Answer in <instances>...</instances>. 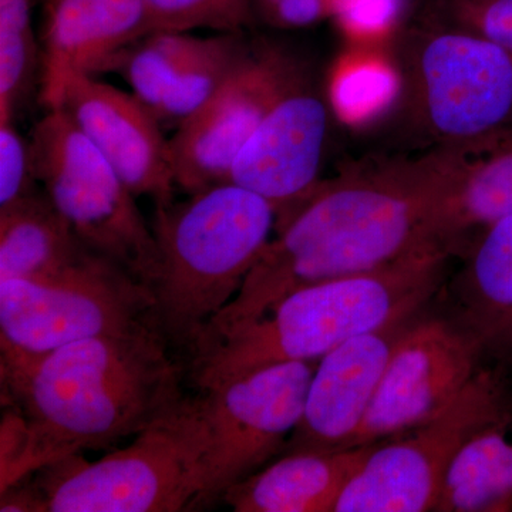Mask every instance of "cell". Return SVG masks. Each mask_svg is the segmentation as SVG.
<instances>
[{
  "label": "cell",
  "mask_w": 512,
  "mask_h": 512,
  "mask_svg": "<svg viewBox=\"0 0 512 512\" xmlns=\"http://www.w3.org/2000/svg\"><path fill=\"white\" fill-rule=\"evenodd\" d=\"M443 191L437 151L319 181L278 214L276 237L198 340L258 319L296 289L373 271L423 242L443 241L434 229Z\"/></svg>",
  "instance_id": "6da1fadb"
},
{
  "label": "cell",
  "mask_w": 512,
  "mask_h": 512,
  "mask_svg": "<svg viewBox=\"0 0 512 512\" xmlns=\"http://www.w3.org/2000/svg\"><path fill=\"white\" fill-rule=\"evenodd\" d=\"M184 373L151 323L42 355L0 349L2 402L28 421L26 477L136 437L183 402Z\"/></svg>",
  "instance_id": "7a4b0ae2"
},
{
  "label": "cell",
  "mask_w": 512,
  "mask_h": 512,
  "mask_svg": "<svg viewBox=\"0 0 512 512\" xmlns=\"http://www.w3.org/2000/svg\"><path fill=\"white\" fill-rule=\"evenodd\" d=\"M453 249L433 239L373 271L296 289L258 319L198 340L185 375L204 390L279 363L319 362L346 340L420 312Z\"/></svg>",
  "instance_id": "3957f363"
},
{
  "label": "cell",
  "mask_w": 512,
  "mask_h": 512,
  "mask_svg": "<svg viewBox=\"0 0 512 512\" xmlns=\"http://www.w3.org/2000/svg\"><path fill=\"white\" fill-rule=\"evenodd\" d=\"M157 207L153 322L171 349L192 348L237 296L276 227L275 205L224 181Z\"/></svg>",
  "instance_id": "277c9868"
},
{
  "label": "cell",
  "mask_w": 512,
  "mask_h": 512,
  "mask_svg": "<svg viewBox=\"0 0 512 512\" xmlns=\"http://www.w3.org/2000/svg\"><path fill=\"white\" fill-rule=\"evenodd\" d=\"M210 433L198 396L140 431L130 446L87 463L79 454L39 470L46 512H177L200 505Z\"/></svg>",
  "instance_id": "5b68a950"
},
{
  "label": "cell",
  "mask_w": 512,
  "mask_h": 512,
  "mask_svg": "<svg viewBox=\"0 0 512 512\" xmlns=\"http://www.w3.org/2000/svg\"><path fill=\"white\" fill-rule=\"evenodd\" d=\"M29 146L37 183L84 247L151 291L160 259L156 237L109 161L62 109L47 110Z\"/></svg>",
  "instance_id": "8992f818"
},
{
  "label": "cell",
  "mask_w": 512,
  "mask_h": 512,
  "mask_svg": "<svg viewBox=\"0 0 512 512\" xmlns=\"http://www.w3.org/2000/svg\"><path fill=\"white\" fill-rule=\"evenodd\" d=\"M153 293L89 252L42 278L0 281V349L42 355L77 340L154 325Z\"/></svg>",
  "instance_id": "52a82bcc"
},
{
  "label": "cell",
  "mask_w": 512,
  "mask_h": 512,
  "mask_svg": "<svg viewBox=\"0 0 512 512\" xmlns=\"http://www.w3.org/2000/svg\"><path fill=\"white\" fill-rule=\"evenodd\" d=\"M512 392L497 370H480L443 412L380 441L350 481L335 512L436 511L454 458L481 431L510 427Z\"/></svg>",
  "instance_id": "ba28073f"
},
{
  "label": "cell",
  "mask_w": 512,
  "mask_h": 512,
  "mask_svg": "<svg viewBox=\"0 0 512 512\" xmlns=\"http://www.w3.org/2000/svg\"><path fill=\"white\" fill-rule=\"evenodd\" d=\"M410 84L417 116L440 147L463 146L512 130V52L448 26L412 46Z\"/></svg>",
  "instance_id": "9c48e42d"
},
{
  "label": "cell",
  "mask_w": 512,
  "mask_h": 512,
  "mask_svg": "<svg viewBox=\"0 0 512 512\" xmlns=\"http://www.w3.org/2000/svg\"><path fill=\"white\" fill-rule=\"evenodd\" d=\"M318 362L264 367L198 390L208 433V477L200 505L221 500L232 485L284 453L305 410Z\"/></svg>",
  "instance_id": "30bf717a"
},
{
  "label": "cell",
  "mask_w": 512,
  "mask_h": 512,
  "mask_svg": "<svg viewBox=\"0 0 512 512\" xmlns=\"http://www.w3.org/2000/svg\"><path fill=\"white\" fill-rule=\"evenodd\" d=\"M484 340L447 319H416L403 333L348 448L369 446L426 423L480 372Z\"/></svg>",
  "instance_id": "8fae6325"
},
{
  "label": "cell",
  "mask_w": 512,
  "mask_h": 512,
  "mask_svg": "<svg viewBox=\"0 0 512 512\" xmlns=\"http://www.w3.org/2000/svg\"><path fill=\"white\" fill-rule=\"evenodd\" d=\"M301 69L275 47H252L237 73L170 138L175 183L188 194L228 181L239 151Z\"/></svg>",
  "instance_id": "7c38bea8"
},
{
  "label": "cell",
  "mask_w": 512,
  "mask_h": 512,
  "mask_svg": "<svg viewBox=\"0 0 512 512\" xmlns=\"http://www.w3.org/2000/svg\"><path fill=\"white\" fill-rule=\"evenodd\" d=\"M328 124V103L301 70L239 151L228 181L261 195L281 214L319 183Z\"/></svg>",
  "instance_id": "4fadbf2b"
},
{
  "label": "cell",
  "mask_w": 512,
  "mask_h": 512,
  "mask_svg": "<svg viewBox=\"0 0 512 512\" xmlns=\"http://www.w3.org/2000/svg\"><path fill=\"white\" fill-rule=\"evenodd\" d=\"M56 109L89 138L136 197L148 195L157 207L174 202L170 140L156 114L133 93L93 76L74 77Z\"/></svg>",
  "instance_id": "5bb4252c"
},
{
  "label": "cell",
  "mask_w": 512,
  "mask_h": 512,
  "mask_svg": "<svg viewBox=\"0 0 512 512\" xmlns=\"http://www.w3.org/2000/svg\"><path fill=\"white\" fill-rule=\"evenodd\" d=\"M419 312L390 320L322 357L305 410L286 444L293 451L346 450L362 426L397 343Z\"/></svg>",
  "instance_id": "9a60e30c"
},
{
  "label": "cell",
  "mask_w": 512,
  "mask_h": 512,
  "mask_svg": "<svg viewBox=\"0 0 512 512\" xmlns=\"http://www.w3.org/2000/svg\"><path fill=\"white\" fill-rule=\"evenodd\" d=\"M151 32L144 0H47L40 103L56 109L74 77L117 70Z\"/></svg>",
  "instance_id": "2e32d148"
},
{
  "label": "cell",
  "mask_w": 512,
  "mask_h": 512,
  "mask_svg": "<svg viewBox=\"0 0 512 512\" xmlns=\"http://www.w3.org/2000/svg\"><path fill=\"white\" fill-rule=\"evenodd\" d=\"M376 444L282 454L264 470L228 488L221 500L235 512H335L343 491Z\"/></svg>",
  "instance_id": "e0dca14e"
},
{
  "label": "cell",
  "mask_w": 512,
  "mask_h": 512,
  "mask_svg": "<svg viewBox=\"0 0 512 512\" xmlns=\"http://www.w3.org/2000/svg\"><path fill=\"white\" fill-rule=\"evenodd\" d=\"M437 151L444 173L437 237L457 245L471 229L512 215V130Z\"/></svg>",
  "instance_id": "ac0fdd59"
},
{
  "label": "cell",
  "mask_w": 512,
  "mask_h": 512,
  "mask_svg": "<svg viewBox=\"0 0 512 512\" xmlns=\"http://www.w3.org/2000/svg\"><path fill=\"white\" fill-rule=\"evenodd\" d=\"M89 252L43 190L0 208V281L57 274Z\"/></svg>",
  "instance_id": "d6986e66"
},
{
  "label": "cell",
  "mask_w": 512,
  "mask_h": 512,
  "mask_svg": "<svg viewBox=\"0 0 512 512\" xmlns=\"http://www.w3.org/2000/svg\"><path fill=\"white\" fill-rule=\"evenodd\" d=\"M468 329L485 346L512 320V215L483 228L460 278Z\"/></svg>",
  "instance_id": "ffe728a7"
},
{
  "label": "cell",
  "mask_w": 512,
  "mask_h": 512,
  "mask_svg": "<svg viewBox=\"0 0 512 512\" xmlns=\"http://www.w3.org/2000/svg\"><path fill=\"white\" fill-rule=\"evenodd\" d=\"M508 427L481 431L454 458L444 478L440 512L512 510V441Z\"/></svg>",
  "instance_id": "44dd1931"
},
{
  "label": "cell",
  "mask_w": 512,
  "mask_h": 512,
  "mask_svg": "<svg viewBox=\"0 0 512 512\" xmlns=\"http://www.w3.org/2000/svg\"><path fill=\"white\" fill-rule=\"evenodd\" d=\"M252 47L238 32L200 39L161 106V124L181 126L210 103L237 73Z\"/></svg>",
  "instance_id": "7402d4cb"
},
{
  "label": "cell",
  "mask_w": 512,
  "mask_h": 512,
  "mask_svg": "<svg viewBox=\"0 0 512 512\" xmlns=\"http://www.w3.org/2000/svg\"><path fill=\"white\" fill-rule=\"evenodd\" d=\"M200 39L188 32L156 30L138 40L121 59L117 70L126 77L134 96L157 119L168 90Z\"/></svg>",
  "instance_id": "603a6c76"
},
{
  "label": "cell",
  "mask_w": 512,
  "mask_h": 512,
  "mask_svg": "<svg viewBox=\"0 0 512 512\" xmlns=\"http://www.w3.org/2000/svg\"><path fill=\"white\" fill-rule=\"evenodd\" d=\"M39 64L30 0H0V123L13 121Z\"/></svg>",
  "instance_id": "cb8c5ba5"
},
{
  "label": "cell",
  "mask_w": 512,
  "mask_h": 512,
  "mask_svg": "<svg viewBox=\"0 0 512 512\" xmlns=\"http://www.w3.org/2000/svg\"><path fill=\"white\" fill-rule=\"evenodd\" d=\"M399 89V76L386 60L350 56L333 74L330 104L346 123H369L392 106Z\"/></svg>",
  "instance_id": "d4e9b609"
},
{
  "label": "cell",
  "mask_w": 512,
  "mask_h": 512,
  "mask_svg": "<svg viewBox=\"0 0 512 512\" xmlns=\"http://www.w3.org/2000/svg\"><path fill=\"white\" fill-rule=\"evenodd\" d=\"M151 28L190 32H239L251 15L252 0H144Z\"/></svg>",
  "instance_id": "484cf974"
},
{
  "label": "cell",
  "mask_w": 512,
  "mask_h": 512,
  "mask_svg": "<svg viewBox=\"0 0 512 512\" xmlns=\"http://www.w3.org/2000/svg\"><path fill=\"white\" fill-rule=\"evenodd\" d=\"M454 28L478 33L512 52V0H441Z\"/></svg>",
  "instance_id": "4316f807"
},
{
  "label": "cell",
  "mask_w": 512,
  "mask_h": 512,
  "mask_svg": "<svg viewBox=\"0 0 512 512\" xmlns=\"http://www.w3.org/2000/svg\"><path fill=\"white\" fill-rule=\"evenodd\" d=\"M29 140L13 121L0 123V208L9 207L37 190Z\"/></svg>",
  "instance_id": "83f0119b"
},
{
  "label": "cell",
  "mask_w": 512,
  "mask_h": 512,
  "mask_svg": "<svg viewBox=\"0 0 512 512\" xmlns=\"http://www.w3.org/2000/svg\"><path fill=\"white\" fill-rule=\"evenodd\" d=\"M406 0H332V15L357 40H375L394 29Z\"/></svg>",
  "instance_id": "f1b7e54d"
},
{
  "label": "cell",
  "mask_w": 512,
  "mask_h": 512,
  "mask_svg": "<svg viewBox=\"0 0 512 512\" xmlns=\"http://www.w3.org/2000/svg\"><path fill=\"white\" fill-rule=\"evenodd\" d=\"M6 406L0 424V491L26 478L29 427L23 413L12 404Z\"/></svg>",
  "instance_id": "f546056e"
},
{
  "label": "cell",
  "mask_w": 512,
  "mask_h": 512,
  "mask_svg": "<svg viewBox=\"0 0 512 512\" xmlns=\"http://www.w3.org/2000/svg\"><path fill=\"white\" fill-rule=\"evenodd\" d=\"M266 12L286 26H305L332 15V0H262Z\"/></svg>",
  "instance_id": "4dcf8cb0"
},
{
  "label": "cell",
  "mask_w": 512,
  "mask_h": 512,
  "mask_svg": "<svg viewBox=\"0 0 512 512\" xmlns=\"http://www.w3.org/2000/svg\"><path fill=\"white\" fill-rule=\"evenodd\" d=\"M29 477L0 491V511L46 512L45 495L36 480L29 481Z\"/></svg>",
  "instance_id": "1f68e13d"
},
{
  "label": "cell",
  "mask_w": 512,
  "mask_h": 512,
  "mask_svg": "<svg viewBox=\"0 0 512 512\" xmlns=\"http://www.w3.org/2000/svg\"><path fill=\"white\" fill-rule=\"evenodd\" d=\"M490 345L505 346V348H512V320L507 326L498 332V335L491 340Z\"/></svg>",
  "instance_id": "d6a6232c"
},
{
  "label": "cell",
  "mask_w": 512,
  "mask_h": 512,
  "mask_svg": "<svg viewBox=\"0 0 512 512\" xmlns=\"http://www.w3.org/2000/svg\"><path fill=\"white\" fill-rule=\"evenodd\" d=\"M47 2V0H45V3Z\"/></svg>",
  "instance_id": "836d02e7"
}]
</instances>
